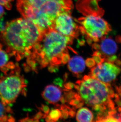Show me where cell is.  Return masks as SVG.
Listing matches in <instances>:
<instances>
[{
	"label": "cell",
	"mask_w": 121,
	"mask_h": 122,
	"mask_svg": "<svg viewBox=\"0 0 121 122\" xmlns=\"http://www.w3.org/2000/svg\"><path fill=\"white\" fill-rule=\"evenodd\" d=\"M74 38L60 34L52 27L42 32L41 36L35 46L29 64L36 70V64L40 68L58 66L62 63L64 55L68 54V47Z\"/></svg>",
	"instance_id": "1"
},
{
	"label": "cell",
	"mask_w": 121,
	"mask_h": 122,
	"mask_svg": "<svg viewBox=\"0 0 121 122\" xmlns=\"http://www.w3.org/2000/svg\"><path fill=\"white\" fill-rule=\"evenodd\" d=\"M1 32L5 44L19 59L31 56L42 33L32 21L24 17L8 22Z\"/></svg>",
	"instance_id": "2"
},
{
	"label": "cell",
	"mask_w": 121,
	"mask_h": 122,
	"mask_svg": "<svg viewBox=\"0 0 121 122\" xmlns=\"http://www.w3.org/2000/svg\"><path fill=\"white\" fill-rule=\"evenodd\" d=\"M72 7L71 0H17V2L20 13L36 25L41 33L52 27L60 13L70 11Z\"/></svg>",
	"instance_id": "3"
},
{
	"label": "cell",
	"mask_w": 121,
	"mask_h": 122,
	"mask_svg": "<svg viewBox=\"0 0 121 122\" xmlns=\"http://www.w3.org/2000/svg\"><path fill=\"white\" fill-rule=\"evenodd\" d=\"M75 88L78 92L74 96L75 99L82 104H85L99 112L96 121L103 116L108 109L114 110L112 98L114 97V92L109 84L88 75L77 81Z\"/></svg>",
	"instance_id": "4"
},
{
	"label": "cell",
	"mask_w": 121,
	"mask_h": 122,
	"mask_svg": "<svg viewBox=\"0 0 121 122\" xmlns=\"http://www.w3.org/2000/svg\"><path fill=\"white\" fill-rule=\"evenodd\" d=\"M102 16L88 14L77 21L79 24V30L85 35L88 41L95 43L99 42L106 38L111 31V26Z\"/></svg>",
	"instance_id": "5"
},
{
	"label": "cell",
	"mask_w": 121,
	"mask_h": 122,
	"mask_svg": "<svg viewBox=\"0 0 121 122\" xmlns=\"http://www.w3.org/2000/svg\"><path fill=\"white\" fill-rule=\"evenodd\" d=\"M26 86L24 80L19 75H11L0 81V97L5 104L15 101Z\"/></svg>",
	"instance_id": "6"
},
{
	"label": "cell",
	"mask_w": 121,
	"mask_h": 122,
	"mask_svg": "<svg viewBox=\"0 0 121 122\" xmlns=\"http://www.w3.org/2000/svg\"><path fill=\"white\" fill-rule=\"evenodd\" d=\"M52 27L60 34L73 38L78 35L79 25L74 21L70 14V11L60 13L55 19Z\"/></svg>",
	"instance_id": "7"
},
{
	"label": "cell",
	"mask_w": 121,
	"mask_h": 122,
	"mask_svg": "<svg viewBox=\"0 0 121 122\" xmlns=\"http://www.w3.org/2000/svg\"><path fill=\"white\" fill-rule=\"evenodd\" d=\"M121 71V68L113 62L105 61V60L93 67L89 76L103 83L109 84L115 80Z\"/></svg>",
	"instance_id": "8"
},
{
	"label": "cell",
	"mask_w": 121,
	"mask_h": 122,
	"mask_svg": "<svg viewBox=\"0 0 121 122\" xmlns=\"http://www.w3.org/2000/svg\"><path fill=\"white\" fill-rule=\"evenodd\" d=\"M42 98L50 104H57L61 100L62 92L60 88L55 85H50L45 88L42 93Z\"/></svg>",
	"instance_id": "9"
},
{
	"label": "cell",
	"mask_w": 121,
	"mask_h": 122,
	"mask_svg": "<svg viewBox=\"0 0 121 122\" xmlns=\"http://www.w3.org/2000/svg\"><path fill=\"white\" fill-rule=\"evenodd\" d=\"M68 67L74 74L79 75L85 70V62L81 56H75L69 59Z\"/></svg>",
	"instance_id": "10"
},
{
	"label": "cell",
	"mask_w": 121,
	"mask_h": 122,
	"mask_svg": "<svg viewBox=\"0 0 121 122\" xmlns=\"http://www.w3.org/2000/svg\"><path fill=\"white\" fill-rule=\"evenodd\" d=\"M101 41L99 47L102 53L104 56H110L115 54L117 51V45L112 38L106 37Z\"/></svg>",
	"instance_id": "11"
},
{
	"label": "cell",
	"mask_w": 121,
	"mask_h": 122,
	"mask_svg": "<svg viewBox=\"0 0 121 122\" xmlns=\"http://www.w3.org/2000/svg\"><path fill=\"white\" fill-rule=\"evenodd\" d=\"M76 118L78 122H90L93 121L94 115L88 108L82 107L77 112Z\"/></svg>",
	"instance_id": "12"
},
{
	"label": "cell",
	"mask_w": 121,
	"mask_h": 122,
	"mask_svg": "<svg viewBox=\"0 0 121 122\" xmlns=\"http://www.w3.org/2000/svg\"><path fill=\"white\" fill-rule=\"evenodd\" d=\"M61 115L60 111L59 109H54L51 110L49 115L46 116L47 121H56L60 119Z\"/></svg>",
	"instance_id": "13"
},
{
	"label": "cell",
	"mask_w": 121,
	"mask_h": 122,
	"mask_svg": "<svg viewBox=\"0 0 121 122\" xmlns=\"http://www.w3.org/2000/svg\"><path fill=\"white\" fill-rule=\"evenodd\" d=\"M9 59V56L7 53L2 49L0 46V68L7 65Z\"/></svg>",
	"instance_id": "14"
},
{
	"label": "cell",
	"mask_w": 121,
	"mask_h": 122,
	"mask_svg": "<svg viewBox=\"0 0 121 122\" xmlns=\"http://www.w3.org/2000/svg\"><path fill=\"white\" fill-rule=\"evenodd\" d=\"M5 104L2 102H0V121H7V109L5 106Z\"/></svg>",
	"instance_id": "15"
},
{
	"label": "cell",
	"mask_w": 121,
	"mask_h": 122,
	"mask_svg": "<svg viewBox=\"0 0 121 122\" xmlns=\"http://www.w3.org/2000/svg\"><path fill=\"white\" fill-rule=\"evenodd\" d=\"M13 1V0H0V5L4 6L7 9L10 10Z\"/></svg>",
	"instance_id": "16"
},
{
	"label": "cell",
	"mask_w": 121,
	"mask_h": 122,
	"mask_svg": "<svg viewBox=\"0 0 121 122\" xmlns=\"http://www.w3.org/2000/svg\"><path fill=\"white\" fill-rule=\"evenodd\" d=\"M86 63L88 67H91L95 64V62L93 59H88L86 61Z\"/></svg>",
	"instance_id": "17"
},
{
	"label": "cell",
	"mask_w": 121,
	"mask_h": 122,
	"mask_svg": "<svg viewBox=\"0 0 121 122\" xmlns=\"http://www.w3.org/2000/svg\"><path fill=\"white\" fill-rule=\"evenodd\" d=\"M6 25H5V21H4V19L3 17L2 18L0 19V30H1V32L4 31L5 30V27H6Z\"/></svg>",
	"instance_id": "18"
},
{
	"label": "cell",
	"mask_w": 121,
	"mask_h": 122,
	"mask_svg": "<svg viewBox=\"0 0 121 122\" xmlns=\"http://www.w3.org/2000/svg\"><path fill=\"white\" fill-rule=\"evenodd\" d=\"M4 14V9L2 5H0V19Z\"/></svg>",
	"instance_id": "19"
}]
</instances>
